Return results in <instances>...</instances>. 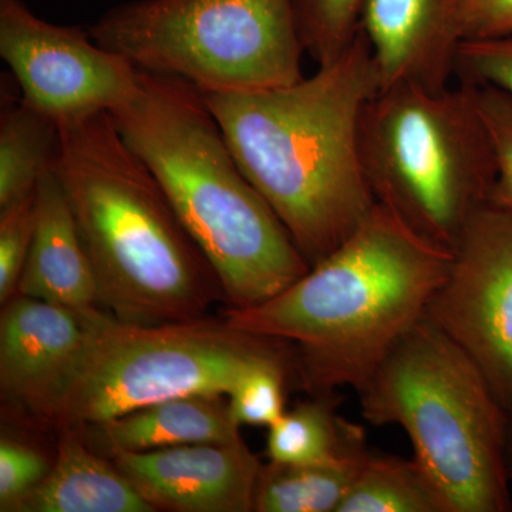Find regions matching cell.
Here are the masks:
<instances>
[{"mask_svg": "<svg viewBox=\"0 0 512 512\" xmlns=\"http://www.w3.org/2000/svg\"><path fill=\"white\" fill-rule=\"evenodd\" d=\"M379 74L362 32L299 82L202 94L242 171L271 205L309 265L355 234L377 204L359 130Z\"/></svg>", "mask_w": 512, "mask_h": 512, "instance_id": "6da1fadb", "label": "cell"}, {"mask_svg": "<svg viewBox=\"0 0 512 512\" xmlns=\"http://www.w3.org/2000/svg\"><path fill=\"white\" fill-rule=\"evenodd\" d=\"M451 262V249L377 202L352 237L285 291L251 308H228L222 318L293 346L296 375L309 396L342 387L359 393L424 318Z\"/></svg>", "mask_w": 512, "mask_h": 512, "instance_id": "7a4b0ae2", "label": "cell"}, {"mask_svg": "<svg viewBox=\"0 0 512 512\" xmlns=\"http://www.w3.org/2000/svg\"><path fill=\"white\" fill-rule=\"evenodd\" d=\"M53 171L92 262L100 308L158 325L204 318L225 303L214 266L110 113L60 126Z\"/></svg>", "mask_w": 512, "mask_h": 512, "instance_id": "3957f363", "label": "cell"}, {"mask_svg": "<svg viewBox=\"0 0 512 512\" xmlns=\"http://www.w3.org/2000/svg\"><path fill=\"white\" fill-rule=\"evenodd\" d=\"M110 114L214 266L228 308L268 301L312 268L197 87L140 70L137 92Z\"/></svg>", "mask_w": 512, "mask_h": 512, "instance_id": "277c9868", "label": "cell"}, {"mask_svg": "<svg viewBox=\"0 0 512 512\" xmlns=\"http://www.w3.org/2000/svg\"><path fill=\"white\" fill-rule=\"evenodd\" d=\"M357 396L370 424L406 431L414 460L448 512L512 510L505 457L510 414L473 360L426 315Z\"/></svg>", "mask_w": 512, "mask_h": 512, "instance_id": "5b68a950", "label": "cell"}, {"mask_svg": "<svg viewBox=\"0 0 512 512\" xmlns=\"http://www.w3.org/2000/svg\"><path fill=\"white\" fill-rule=\"evenodd\" d=\"M360 158L377 202L441 247L490 204L497 164L477 86L380 89L363 110Z\"/></svg>", "mask_w": 512, "mask_h": 512, "instance_id": "8992f818", "label": "cell"}, {"mask_svg": "<svg viewBox=\"0 0 512 512\" xmlns=\"http://www.w3.org/2000/svg\"><path fill=\"white\" fill-rule=\"evenodd\" d=\"M80 313L83 346L57 429L93 426L178 397L228 396L258 363L293 355L285 340L244 332L222 316L137 325L103 308Z\"/></svg>", "mask_w": 512, "mask_h": 512, "instance_id": "52a82bcc", "label": "cell"}, {"mask_svg": "<svg viewBox=\"0 0 512 512\" xmlns=\"http://www.w3.org/2000/svg\"><path fill=\"white\" fill-rule=\"evenodd\" d=\"M89 32L137 69L180 77L202 94L275 89L305 77L293 0H134Z\"/></svg>", "mask_w": 512, "mask_h": 512, "instance_id": "ba28073f", "label": "cell"}, {"mask_svg": "<svg viewBox=\"0 0 512 512\" xmlns=\"http://www.w3.org/2000/svg\"><path fill=\"white\" fill-rule=\"evenodd\" d=\"M0 56L20 99L57 126L113 113L137 92L140 69L90 32L37 18L22 0H0Z\"/></svg>", "mask_w": 512, "mask_h": 512, "instance_id": "9c48e42d", "label": "cell"}, {"mask_svg": "<svg viewBox=\"0 0 512 512\" xmlns=\"http://www.w3.org/2000/svg\"><path fill=\"white\" fill-rule=\"evenodd\" d=\"M426 318L473 360L512 416V211L487 204L474 214Z\"/></svg>", "mask_w": 512, "mask_h": 512, "instance_id": "30bf717a", "label": "cell"}, {"mask_svg": "<svg viewBox=\"0 0 512 512\" xmlns=\"http://www.w3.org/2000/svg\"><path fill=\"white\" fill-rule=\"evenodd\" d=\"M0 315L3 402L56 427L60 403L84 340L82 313L15 295Z\"/></svg>", "mask_w": 512, "mask_h": 512, "instance_id": "8fae6325", "label": "cell"}, {"mask_svg": "<svg viewBox=\"0 0 512 512\" xmlns=\"http://www.w3.org/2000/svg\"><path fill=\"white\" fill-rule=\"evenodd\" d=\"M109 457L156 511H254L256 484L264 466L242 439L138 453L117 451Z\"/></svg>", "mask_w": 512, "mask_h": 512, "instance_id": "7c38bea8", "label": "cell"}, {"mask_svg": "<svg viewBox=\"0 0 512 512\" xmlns=\"http://www.w3.org/2000/svg\"><path fill=\"white\" fill-rule=\"evenodd\" d=\"M457 0H363L359 30L372 50L380 89L450 86L456 73Z\"/></svg>", "mask_w": 512, "mask_h": 512, "instance_id": "4fadbf2b", "label": "cell"}, {"mask_svg": "<svg viewBox=\"0 0 512 512\" xmlns=\"http://www.w3.org/2000/svg\"><path fill=\"white\" fill-rule=\"evenodd\" d=\"M16 295L74 312L100 308L92 262L53 167L37 184L35 237Z\"/></svg>", "mask_w": 512, "mask_h": 512, "instance_id": "5bb4252c", "label": "cell"}, {"mask_svg": "<svg viewBox=\"0 0 512 512\" xmlns=\"http://www.w3.org/2000/svg\"><path fill=\"white\" fill-rule=\"evenodd\" d=\"M111 458L94 451L83 427L60 429L55 463L16 512H153Z\"/></svg>", "mask_w": 512, "mask_h": 512, "instance_id": "9a60e30c", "label": "cell"}, {"mask_svg": "<svg viewBox=\"0 0 512 512\" xmlns=\"http://www.w3.org/2000/svg\"><path fill=\"white\" fill-rule=\"evenodd\" d=\"M84 427L90 443L107 454L151 451L198 443H232L242 439L239 424L222 396L198 394L151 404L123 416ZM87 437V436H86Z\"/></svg>", "mask_w": 512, "mask_h": 512, "instance_id": "2e32d148", "label": "cell"}, {"mask_svg": "<svg viewBox=\"0 0 512 512\" xmlns=\"http://www.w3.org/2000/svg\"><path fill=\"white\" fill-rule=\"evenodd\" d=\"M338 393L311 396L269 427L266 454L281 464H326L369 453L362 426L340 417Z\"/></svg>", "mask_w": 512, "mask_h": 512, "instance_id": "e0dca14e", "label": "cell"}, {"mask_svg": "<svg viewBox=\"0 0 512 512\" xmlns=\"http://www.w3.org/2000/svg\"><path fill=\"white\" fill-rule=\"evenodd\" d=\"M6 94L0 111V208L35 194L55 164L60 140L55 121Z\"/></svg>", "mask_w": 512, "mask_h": 512, "instance_id": "ac0fdd59", "label": "cell"}, {"mask_svg": "<svg viewBox=\"0 0 512 512\" xmlns=\"http://www.w3.org/2000/svg\"><path fill=\"white\" fill-rule=\"evenodd\" d=\"M369 453L306 466L269 461L259 473L254 511L338 512Z\"/></svg>", "mask_w": 512, "mask_h": 512, "instance_id": "d6986e66", "label": "cell"}, {"mask_svg": "<svg viewBox=\"0 0 512 512\" xmlns=\"http://www.w3.org/2000/svg\"><path fill=\"white\" fill-rule=\"evenodd\" d=\"M338 512H448L416 460L370 451Z\"/></svg>", "mask_w": 512, "mask_h": 512, "instance_id": "ffe728a7", "label": "cell"}, {"mask_svg": "<svg viewBox=\"0 0 512 512\" xmlns=\"http://www.w3.org/2000/svg\"><path fill=\"white\" fill-rule=\"evenodd\" d=\"M296 373L295 353L264 360L249 369L228 394L232 419L242 426L271 427L284 416L285 386Z\"/></svg>", "mask_w": 512, "mask_h": 512, "instance_id": "44dd1931", "label": "cell"}, {"mask_svg": "<svg viewBox=\"0 0 512 512\" xmlns=\"http://www.w3.org/2000/svg\"><path fill=\"white\" fill-rule=\"evenodd\" d=\"M305 52L316 64L332 62L359 33L363 0H293Z\"/></svg>", "mask_w": 512, "mask_h": 512, "instance_id": "7402d4cb", "label": "cell"}, {"mask_svg": "<svg viewBox=\"0 0 512 512\" xmlns=\"http://www.w3.org/2000/svg\"><path fill=\"white\" fill-rule=\"evenodd\" d=\"M477 100L497 164L490 204L512 211V94L477 86Z\"/></svg>", "mask_w": 512, "mask_h": 512, "instance_id": "603a6c76", "label": "cell"}, {"mask_svg": "<svg viewBox=\"0 0 512 512\" xmlns=\"http://www.w3.org/2000/svg\"><path fill=\"white\" fill-rule=\"evenodd\" d=\"M36 228V192L26 200L0 208V302L18 293Z\"/></svg>", "mask_w": 512, "mask_h": 512, "instance_id": "cb8c5ba5", "label": "cell"}, {"mask_svg": "<svg viewBox=\"0 0 512 512\" xmlns=\"http://www.w3.org/2000/svg\"><path fill=\"white\" fill-rule=\"evenodd\" d=\"M454 79L478 87H497L512 94V33L461 40Z\"/></svg>", "mask_w": 512, "mask_h": 512, "instance_id": "d4e9b609", "label": "cell"}, {"mask_svg": "<svg viewBox=\"0 0 512 512\" xmlns=\"http://www.w3.org/2000/svg\"><path fill=\"white\" fill-rule=\"evenodd\" d=\"M52 464L40 451L6 439L0 441V511L16 512L26 497L45 480Z\"/></svg>", "mask_w": 512, "mask_h": 512, "instance_id": "484cf974", "label": "cell"}, {"mask_svg": "<svg viewBox=\"0 0 512 512\" xmlns=\"http://www.w3.org/2000/svg\"><path fill=\"white\" fill-rule=\"evenodd\" d=\"M461 40L487 39L512 33V0H457Z\"/></svg>", "mask_w": 512, "mask_h": 512, "instance_id": "4316f807", "label": "cell"}, {"mask_svg": "<svg viewBox=\"0 0 512 512\" xmlns=\"http://www.w3.org/2000/svg\"><path fill=\"white\" fill-rule=\"evenodd\" d=\"M505 457H507V470L512 483V416H510V421H508L507 451H505Z\"/></svg>", "mask_w": 512, "mask_h": 512, "instance_id": "83f0119b", "label": "cell"}]
</instances>
